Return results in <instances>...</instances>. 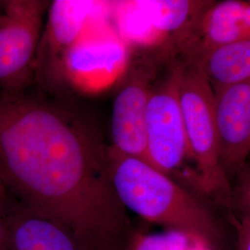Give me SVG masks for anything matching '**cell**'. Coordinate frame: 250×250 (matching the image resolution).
Instances as JSON below:
<instances>
[{
  "mask_svg": "<svg viewBox=\"0 0 250 250\" xmlns=\"http://www.w3.org/2000/svg\"><path fill=\"white\" fill-rule=\"evenodd\" d=\"M232 224L236 233L237 250H250V220L232 215Z\"/></svg>",
  "mask_w": 250,
  "mask_h": 250,
  "instance_id": "obj_17",
  "label": "cell"
},
{
  "mask_svg": "<svg viewBox=\"0 0 250 250\" xmlns=\"http://www.w3.org/2000/svg\"><path fill=\"white\" fill-rule=\"evenodd\" d=\"M250 39V1L211 2L197 22L184 53L188 62L221 45Z\"/></svg>",
  "mask_w": 250,
  "mask_h": 250,
  "instance_id": "obj_11",
  "label": "cell"
},
{
  "mask_svg": "<svg viewBox=\"0 0 250 250\" xmlns=\"http://www.w3.org/2000/svg\"><path fill=\"white\" fill-rule=\"evenodd\" d=\"M197 239L175 230L158 233L134 231L125 250H187Z\"/></svg>",
  "mask_w": 250,
  "mask_h": 250,
  "instance_id": "obj_14",
  "label": "cell"
},
{
  "mask_svg": "<svg viewBox=\"0 0 250 250\" xmlns=\"http://www.w3.org/2000/svg\"><path fill=\"white\" fill-rule=\"evenodd\" d=\"M195 63L212 88L250 79V39L214 47L199 56Z\"/></svg>",
  "mask_w": 250,
  "mask_h": 250,
  "instance_id": "obj_13",
  "label": "cell"
},
{
  "mask_svg": "<svg viewBox=\"0 0 250 250\" xmlns=\"http://www.w3.org/2000/svg\"><path fill=\"white\" fill-rule=\"evenodd\" d=\"M182 62H173L161 80L155 82L147 101L146 137L149 164L181 184L193 179L186 166L190 160L179 98Z\"/></svg>",
  "mask_w": 250,
  "mask_h": 250,
  "instance_id": "obj_4",
  "label": "cell"
},
{
  "mask_svg": "<svg viewBox=\"0 0 250 250\" xmlns=\"http://www.w3.org/2000/svg\"><path fill=\"white\" fill-rule=\"evenodd\" d=\"M179 98L194 163V187L230 207L232 186L220 156L214 92L195 63L182 62Z\"/></svg>",
  "mask_w": 250,
  "mask_h": 250,
  "instance_id": "obj_3",
  "label": "cell"
},
{
  "mask_svg": "<svg viewBox=\"0 0 250 250\" xmlns=\"http://www.w3.org/2000/svg\"><path fill=\"white\" fill-rule=\"evenodd\" d=\"M237 172L233 187H231L230 208L235 210V216L250 220V164L245 163Z\"/></svg>",
  "mask_w": 250,
  "mask_h": 250,
  "instance_id": "obj_15",
  "label": "cell"
},
{
  "mask_svg": "<svg viewBox=\"0 0 250 250\" xmlns=\"http://www.w3.org/2000/svg\"><path fill=\"white\" fill-rule=\"evenodd\" d=\"M14 197L0 180V250H11L9 246L8 217Z\"/></svg>",
  "mask_w": 250,
  "mask_h": 250,
  "instance_id": "obj_16",
  "label": "cell"
},
{
  "mask_svg": "<svg viewBox=\"0 0 250 250\" xmlns=\"http://www.w3.org/2000/svg\"><path fill=\"white\" fill-rule=\"evenodd\" d=\"M2 14V3H1V1H0V15Z\"/></svg>",
  "mask_w": 250,
  "mask_h": 250,
  "instance_id": "obj_19",
  "label": "cell"
},
{
  "mask_svg": "<svg viewBox=\"0 0 250 250\" xmlns=\"http://www.w3.org/2000/svg\"><path fill=\"white\" fill-rule=\"evenodd\" d=\"M208 250H219V249H214V248H211V247H209V249H208Z\"/></svg>",
  "mask_w": 250,
  "mask_h": 250,
  "instance_id": "obj_20",
  "label": "cell"
},
{
  "mask_svg": "<svg viewBox=\"0 0 250 250\" xmlns=\"http://www.w3.org/2000/svg\"><path fill=\"white\" fill-rule=\"evenodd\" d=\"M109 12L90 22L67 51L61 67V82L76 89L96 93L113 84L126 71L129 48L112 25Z\"/></svg>",
  "mask_w": 250,
  "mask_h": 250,
  "instance_id": "obj_6",
  "label": "cell"
},
{
  "mask_svg": "<svg viewBox=\"0 0 250 250\" xmlns=\"http://www.w3.org/2000/svg\"><path fill=\"white\" fill-rule=\"evenodd\" d=\"M114 99L111 114V146L117 151L149 164L146 113L157 68L142 60L133 67ZM150 165V164H149Z\"/></svg>",
  "mask_w": 250,
  "mask_h": 250,
  "instance_id": "obj_8",
  "label": "cell"
},
{
  "mask_svg": "<svg viewBox=\"0 0 250 250\" xmlns=\"http://www.w3.org/2000/svg\"><path fill=\"white\" fill-rule=\"evenodd\" d=\"M107 166L117 197L127 210L165 230L188 233L223 250L224 228L188 188L145 161L107 146Z\"/></svg>",
  "mask_w": 250,
  "mask_h": 250,
  "instance_id": "obj_2",
  "label": "cell"
},
{
  "mask_svg": "<svg viewBox=\"0 0 250 250\" xmlns=\"http://www.w3.org/2000/svg\"><path fill=\"white\" fill-rule=\"evenodd\" d=\"M136 6L156 32L163 38L171 36L179 49L194 36L197 22L208 1L145 0L135 1Z\"/></svg>",
  "mask_w": 250,
  "mask_h": 250,
  "instance_id": "obj_12",
  "label": "cell"
},
{
  "mask_svg": "<svg viewBox=\"0 0 250 250\" xmlns=\"http://www.w3.org/2000/svg\"><path fill=\"white\" fill-rule=\"evenodd\" d=\"M111 1L55 0L50 2L36 55L35 79L45 86L61 82V67L67 51L90 22L107 14Z\"/></svg>",
  "mask_w": 250,
  "mask_h": 250,
  "instance_id": "obj_7",
  "label": "cell"
},
{
  "mask_svg": "<svg viewBox=\"0 0 250 250\" xmlns=\"http://www.w3.org/2000/svg\"><path fill=\"white\" fill-rule=\"evenodd\" d=\"M0 90L20 93L35 79L36 55L50 2L1 1Z\"/></svg>",
  "mask_w": 250,
  "mask_h": 250,
  "instance_id": "obj_5",
  "label": "cell"
},
{
  "mask_svg": "<svg viewBox=\"0 0 250 250\" xmlns=\"http://www.w3.org/2000/svg\"><path fill=\"white\" fill-rule=\"evenodd\" d=\"M209 246L202 240L197 239L187 250H208Z\"/></svg>",
  "mask_w": 250,
  "mask_h": 250,
  "instance_id": "obj_18",
  "label": "cell"
},
{
  "mask_svg": "<svg viewBox=\"0 0 250 250\" xmlns=\"http://www.w3.org/2000/svg\"><path fill=\"white\" fill-rule=\"evenodd\" d=\"M8 231L11 250H92L72 229L15 197L9 208Z\"/></svg>",
  "mask_w": 250,
  "mask_h": 250,
  "instance_id": "obj_10",
  "label": "cell"
},
{
  "mask_svg": "<svg viewBox=\"0 0 250 250\" xmlns=\"http://www.w3.org/2000/svg\"><path fill=\"white\" fill-rule=\"evenodd\" d=\"M0 180L91 250H126L134 230L108 174L107 146L68 110L0 90Z\"/></svg>",
  "mask_w": 250,
  "mask_h": 250,
  "instance_id": "obj_1",
  "label": "cell"
},
{
  "mask_svg": "<svg viewBox=\"0 0 250 250\" xmlns=\"http://www.w3.org/2000/svg\"><path fill=\"white\" fill-rule=\"evenodd\" d=\"M213 92L220 156L228 174L239 170L250 153V79Z\"/></svg>",
  "mask_w": 250,
  "mask_h": 250,
  "instance_id": "obj_9",
  "label": "cell"
}]
</instances>
